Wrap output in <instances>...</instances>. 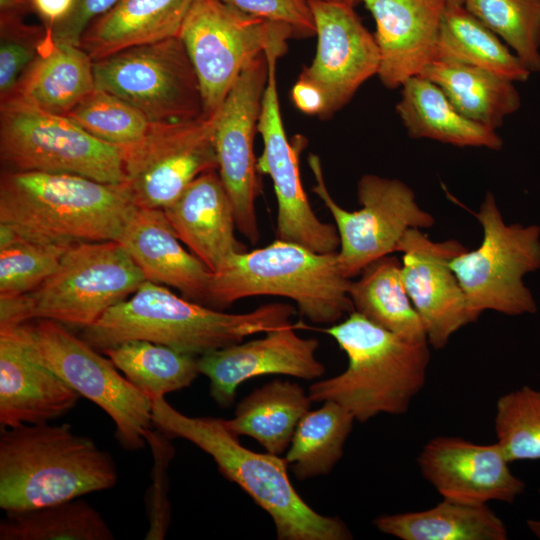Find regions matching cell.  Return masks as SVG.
I'll return each instance as SVG.
<instances>
[{
  "instance_id": "obj_27",
  "label": "cell",
  "mask_w": 540,
  "mask_h": 540,
  "mask_svg": "<svg viewBox=\"0 0 540 540\" xmlns=\"http://www.w3.org/2000/svg\"><path fill=\"white\" fill-rule=\"evenodd\" d=\"M93 64L79 45L55 43L46 30L38 57L11 95L43 111L67 116L94 90Z\"/></svg>"
},
{
  "instance_id": "obj_15",
  "label": "cell",
  "mask_w": 540,
  "mask_h": 540,
  "mask_svg": "<svg viewBox=\"0 0 540 540\" xmlns=\"http://www.w3.org/2000/svg\"><path fill=\"white\" fill-rule=\"evenodd\" d=\"M286 49L272 47L265 52L268 81L258 120L263 152L257 170L269 175L277 199L276 237L295 242L318 253L337 252L340 239L336 226L322 222L314 213L304 191L299 156L306 145L303 136L287 138L278 96L277 62Z\"/></svg>"
},
{
  "instance_id": "obj_32",
  "label": "cell",
  "mask_w": 540,
  "mask_h": 540,
  "mask_svg": "<svg viewBox=\"0 0 540 540\" xmlns=\"http://www.w3.org/2000/svg\"><path fill=\"white\" fill-rule=\"evenodd\" d=\"M437 58L476 66L514 83L525 82L531 75L513 51L464 5L447 4Z\"/></svg>"
},
{
  "instance_id": "obj_14",
  "label": "cell",
  "mask_w": 540,
  "mask_h": 540,
  "mask_svg": "<svg viewBox=\"0 0 540 540\" xmlns=\"http://www.w3.org/2000/svg\"><path fill=\"white\" fill-rule=\"evenodd\" d=\"M215 119L151 123L144 137L120 147L124 184L138 207L163 210L199 175L218 170Z\"/></svg>"
},
{
  "instance_id": "obj_44",
  "label": "cell",
  "mask_w": 540,
  "mask_h": 540,
  "mask_svg": "<svg viewBox=\"0 0 540 540\" xmlns=\"http://www.w3.org/2000/svg\"><path fill=\"white\" fill-rule=\"evenodd\" d=\"M291 98L296 108L301 112L325 118L327 109L325 95L317 85L308 79L299 75L292 87Z\"/></svg>"
},
{
  "instance_id": "obj_28",
  "label": "cell",
  "mask_w": 540,
  "mask_h": 540,
  "mask_svg": "<svg viewBox=\"0 0 540 540\" xmlns=\"http://www.w3.org/2000/svg\"><path fill=\"white\" fill-rule=\"evenodd\" d=\"M468 119L496 130L521 106L514 82L482 68L437 58L421 72Z\"/></svg>"
},
{
  "instance_id": "obj_6",
  "label": "cell",
  "mask_w": 540,
  "mask_h": 540,
  "mask_svg": "<svg viewBox=\"0 0 540 540\" xmlns=\"http://www.w3.org/2000/svg\"><path fill=\"white\" fill-rule=\"evenodd\" d=\"M350 282L340 271L337 252L318 253L276 239L234 255L212 272L206 306L221 310L247 297L282 296L296 302L311 322L332 324L354 310Z\"/></svg>"
},
{
  "instance_id": "obj_12",
  "label": "cell",
  "mask_w": 540,
  "mask_h": 540,
  "mask_svg": "<svg viewBox=\"0 0 540 540\" xmlns=\"http://www.w3.org/2000/svg\"><path fill=\"white\" fill-rule=\"evenodd\" d=\"M308 164L315 178L312 191L335 221L340 239L338 265L348 279L359 276L371 262L398 252L399 243L410 228L426 229L435 223L432 214L419 206L407 184L374 174L363 175L357 183L361 208L347 211L329 193L320 158L310 154Z\"/></svg>"
},
{
  "instance_id": "obj_19",
  "label": "cell",
  "mask_w": 540,
  "mask_h": 540,
  "mask_svg": "<svg viewBox=\"0 0 540 540\" xmlns=\"http://www.w3.org/2000/svg\"><path fill=\"white\" fill-rule=\"evenodd\" d=\"M417 463L422 476L445 499L472 505L490 501L512 504L525 490L497 443L476 444L440 436L422 448Z\"/></svg>"
},
{
  "instance_id": "obj_26",
  "label": "cell",
  "mask_w": 540,
  "mask_h": 540,
  "mask_svg": "<svg viewBox=\"0 0 540 540\" xmlns=\"http://www.w3.org/2000/svg\"><path fill=\"white\" fill-rule=\"evenodd\" d=\"M396 111L413 139L491 150H500L503 146V139L496 130L462 115L435 83L421 75L403 83Z\"/></svg>"
},
{
  "instance_id": "obj_48",
  "label": "cell",
  "mask_w": 540,
  "mask_h": 540,
  "mask_svg": "<svg viewBox=\"0 0 540 540\" xmlns=\"http://www.w3.org/2000/svg\"><path fill=\"white\" fill-rule=\"evenodd\" d=\"M322 1L343 3V4H347V5H351V6H355V4L357 2H359V0H322Z\"/></svg>"
},
{
  "instance_id": "obj_18",
  "label": "cell",
  "mask_w": 540,
  "mask_h": 540,
  "mask_svg": "<svg viewBox=\"0 0 540 540\" xmlns=\"http://www.w3.org/2000/svg\"><path fill=\"white\" fill-rule=\"evenodd\" d=\"M419 228L401 239V278L424 325L430 346L441 349L460 328L475 320L450 260L466 248L454 239L435 242Z\"/></svg>"
},
{
  "instance_id": "obj_33",
  "label": "cell",
  "mask_w": 540,
  "mask_h": 540,
  "mask_svg": "<svg viewBox=\"0 0 540 540\" xmlns=\"http://www.w3.org/2000/svg\"><path fill=\"white\" fill-rule=\"evenodd\" d=\"M151 401L186 388L200 374L198 357L145 340H129L102 351Z\"/></svg>"
},
{
  "instance_id": "obj_49",
  "label": "cell",
  "mask_w": 540,
  "mask_h": 540,
  "mask_svg": "<svg viewBox=\"0 0 540 540\" xmlns=\"http://www.w3.org/2000/svg\"><path fill=\"white\" fill-rule=\"evenodd\" d=\"M450 5H463L465 0H445Z\"/></svg>"
},
{
  "instance_id": "obj_29",
  "label": "cell",
  "mask_w": 540,
  "mask_h": 540,
  "mask_svg": "<svg viewBox=\"0 0 540 540\" xmlns=\"http://www.w3.org/2000/svg\"><path fill=\"white\" fill-rule=\"evenodd\" d=\"M312 402L298 383L275 379L245 396L224 423L237 436H249L268 453L281 455Z\"/></svg>"
},
{
  "instance_id": "obj_7",
  "label": "cell",
  "mask_w": 540,
  "mask_h": 540,
  "mask_svg": "<svg viewBox=\"0 0 540 540\" xmlns=\"http://www.w3.org/2000/svg\"><path fill=\"white\" fill-rule=\"evenodd\" d=\"M145 280L117 241L75 243L35 290L0 298V326L49 319L85 328L133 294Z\"/></svg>"
},
{
  "instance_id": "obj_38",
  "label": "cell",
  "mask_w": 540,
  "mask_h": 540,
  "mask_svg": "<svg viewBox=\"0 0 540 540\" xmlns=\"http://www.w3.org/2000/svg\"><path fill=\"white\" fill-rule=\"evenodd\" d=\"M494 429L509 462L540 460V390L525 385L502 395Z\"/></svg>"
},
{
  "instance_id": "obj_21",
  "label": "cell",
  "mask_w": 540,
  "mask_h": 540,
  "mask_svg": "<svg viewBox=\"0 0 540 540\" xmlns=\"http://www.w3.org/2000/svg\"><path fill=\"white\" fill-rule=\"evenodd\" d=\"M376 24L377 76L390 89L401 87L437 57L445 0H359Z\"/></svg>"
},
{
  "instance_id": "obj_36",
  "label": "cell",
  "mask_w": 540,
  "mask_h": 540,
  "mask_svg": "<svg viewBox=\"0 0 540 540\" xmlns=\"http://www.w3.org/2000/svg\"><path fill=\"white\" fill-rule=\"evenodd\" d=\"M71 245L24 235L0 224V298L35 290L57 269Z\"/></svg>"
},
{
  "instance_id": "obj_34",
  "label": "cell",
  "mask_w": 540,
  "mask_h": 540,
  "mask_svg": "<svg viewBox=\"0 0 540 540\" xmlns=\"http://www.w3.org/2000/svg\"><path fill=\"white\" fill-rule=\"evenodd\" d=\"M354 416L334 401H324L299 421L285 460L294 476L306 480L328 474L343 456Z\"/></svg>"
},
{
  "instance_id": "obj_37",
  "label": "cell",
  "mask_w": 540,
  "mask_h": 540,
  "mask_svg": "<svg viewBox=\"0 0 540 540\" xmlns=\"http://www.w3.org/2000/svg\"><path fill=\"white\" fill-rule=\"evenodd\" d=\"M463 5L530 73L540 72V0H465Z\"/></svg>"
},
{
  "instance_id": "obj_22",
  "label": "cell",
  "mask_w": 540,
  "mask_h": 540,
  "mask_svg": "<svg viewBox=\"0 0 540 540\" xmlns=\"http://www.w3.org/2000/svg\"><path fill=\"white\" fill-rule=\"evenodd\" d=\"M81 395L29 353L21 325L0 326V425L48 423Z\"/></svg>"
},
{
  "instance_id": "obj_45",
  "label": "cell",
  "mask_w": 540,
  "mask_h": 540,
  "mask_svg": "<svg viewBox=\"0 0 540 540\" xmlns=\"http://www.w3.org/2000/svg\"><path fill=\"white\" fill-rule=\"evenodd\" d=\"M32 3L33 13L46 29H51L70 13L74 0H32Z\"/></svg>"
},
{
  "instance_id": "obj_40",
  "label": "cell",
  "mask_w": 540,
  "mask_h": 540,
  "mask_svg": "<svg viewBox=\"0 0 540 540\" xmlns=\"http://www.w3.org/2000/svg\"><path fill=\"white\" fill-rule=\"evenodd\" d=\"M45 35L43 25L24 22L0 26V100L14 93L38 57Z\"/></svg>"
},
{
  "instance_id": "obj_35",
  "label": "cell",
  "mask_w": 540,
  "mask_h": 540,
  "mask_svg": "<svg viewBox=\"0 0 540 540\" xmlns=\"http://www.w3.org/2000/svg\"><path fill=\"white\" fill-rule=\"evenodd\" d=\"M112 539L114 534L101 513L79 498L8 512L0 522V540Z\"/></svg>"
},
{
  "instance_id": "obj_42",
  "label": "cell",
  "mask_w": 540,
  "mask_h": 540,
  "mask_svg": "<svg viewBox=\"0 0 540 540\" xmlns=\"http://www.w3.org/2000/svg\"><path fill=\"white\" fill-rule=\"evenodd\" d=\"M162 436V433L156 435L152 431L147 435V441L155 454L156 465L152 492L149 493L151 499L146 502L150 519L146 539H163L170 523V504L166 496V467L173 457V447Z\"/></svg>"
},
{
  "instance_id": "obj_17",
  "label": "cell",
  "mask_w": 540,
  "mask_h": 540,
  "mask_svg": "<svg viewBox=\"0 0 540 540\" xmlns=\"http://www.w3.org/2000/svg\"><path fill=\"white\" fill-rule=\"evenodd\" d=\"M317 36L311 64L300 76L325 95V118L344 107L360 86L378 74L380 54L374 35L363 25L354 6L308 0Z\"/></svg>"
},
{
  "instance_id": "obj_8",
  "label": "cell",
  "mask_w": 540,
  "mask_h": 540,
  "mask_svg": "<svg viewBox=\"0 0 540 540\" xmlns=\"http://www.w3.org/2000/svg\"><path fill=\"white\" fill-rule=\"evenodd\" d=\"M0 158L5 171L63 173L124 183L121 148L97 139L68 116L17 95L0 100Z\"/></svg>"
},
{
  "instance_id": "obj_31",
  "label": "cell",
  "mask_w": 540,
  "mask_h": 540,
  "mask_svg": "<svg viewBox=\"0 0 540 540\" xmlns=\"http://www.w3.org/2000/svg\"><path fill=\"white\" fill-rule=\"evenodd\" d=\"M402 261L393 254L368 264L359 279L350 282L354 311L401 337L428 341L422 320L401 278Z\"/></svg>"
},
{
  "instance_id": "obj_46",
  "label": "cell",
  "mask_w": 540,
  "mask_h": 540,
  "mask_svg": "<svg viewBox=\"0 0 540 540\" xmlns=\"http://www.w3.org/2000/svg\"><path fill=\"white\" fill-rule=\"evenodd\" d=\"M30 13H33L32 0H0V26L24 23Z\"/></svg>"
},
{
  "instance_id": "obj_9",
  "label": "cell",
  "mask_w": 540,
  "mask_h": 540,
  "mask_svg": "<svg viewBox=\"0 0 540 540\" xmlns=\"http://www.w3.org/2000/svg\"><path fill=\"white\" fill-rule=\"evenodd\" d=\"M20 325L31 356L102 408L113 420L116 438L124 449L145 446L153 425L152 401L108 357L62 323L35 319Z\"/></svg>"
},
{
  "instance_id": "obj_47",
  "label": "cell",
  "mask_w": 540,
  "mask_h": 540,
  "mask_svg": "<svg viewBox=\"0 0 540 540\" xmlns=\"http://www.w3.org/2000/svg\"><path fill=\"white\" fill-rule=\"evenodd\" d=\"M540 493V490H539ZM527 525L532 533L540 539V521L539 520H528Z\"/></svg>"
},
{
  "instance_id": "obj_23",
  "label": "cell",
  "mask_w": 540,
  "mask_h": 540,
  "mask_svg": "<svg viewBox=\"0 0 540 540\" xmlns=\"http://www.w3.org/2000/svg\"><path fill=\"white\" fill-rule=\"evenodd\" d=\"M163 211L179 240L212 272L247 251L235 237L233 203L218 170L199 175Z\"/></svg>"
},
{
  "instance_id": "obj_16",
  "label": "cell",
  "mask_w": 540,
  "mask_h": 540,
  "mask_svg": "<svg viewBox=\"0 0 540 540\" xmlns=\"http://www.w3.org/2000/svg\"><path fill=\"white\" fill-rule=\"evenodd\" d=\"M268 71L265 53L252 59L215 113L218 172L233 203L236 228L251 244L260 238L255 202L261 185L254 138Z\"/></svg>"
},
{
  "instance_id": "obj_3",
  "label": "cell",
  "mask_w": 540,
  "mask_h": 540,
  "mask_svg": "<svg viewBox=\"0 0 540 540\" xmlns=\"http://www.w3.org/2000/svg\"><path fill=\"white\" fill-rule=\"evenodd\" d=\"M110 453L62 425L23 424L0 435V507L6 513L36 509L113 488Z\"/></svg>"
},
{
  "instance_id": "obj_1",
  "label": "cell",
  "mask_w": 540,
  "mask_h": 540,
  "mask_svg": "<svg viewBox=\"0 0 540 540\" xmlns=\"http://www.w3.org/2000/svg\"><path fill=\"white\" fill-rule=\"evenodd\" d=\"M294 314L292 305L277 302L245 313H227L145 280L131 298L82 328L81 338L101 352L125 341L145 340L201 356L288 325Z\"/></svg>"
},
{
  "instance_id": "obj_30",
  "label": "cell",
  "mask_w": 540,
  "mask_h": 540,
  "mask_svg": "<svg viewBox=\"0 0 540 540\" xmlns=\"http://www.w3.org/2000/svg\"><path fill=\"white\" fill-rule=\"evenodd\" d=\"M382 533L402 540H506V525L487 504L472 505L443 498L434 507L373 520Z\"/></svg>"
},
{
  "instance_id": "obj_11",
  "label": "cell",
  "mask_w": 540,
  "mask_h": 540,
  "mask_svg": "<svg viewBox=\"0 0 540 540\" xmlns=\"http://www.w3.org/2000/svg\"><path fill=\"white\" fill-rule=\"evenodd\" d=\"M197 75L203 111L215 114L245 66L272 47L287 48L292 29L222 0H193L179 32Z\"/></svg>"
},
{
  "instance_id": "obj_13",
  "label": "cell",
  "mask_w": 540,
  "mask_h": 540,
  "mask_svg": "<svg viewBox=\"0 0 540 540\" xmlns=\"http://www.w3.org/2000/svg\"><path fill=\"white\" fill-rule=\"evenodd\" d=\"M95 88L138 109L152 124L204 115L199 81L179 36L94 61Z\"/></svg>"
},
{
  "instance_id": "obj_2",
  "label": "cell",
  "mask_w": 540,
  "mask_h": 540,
  "mask_svg": "<svg viewBox=\"0 0 540 540\" xmlns=\"http://www.w3.org/2000/svg\"><path fill=\"white\" fill-rule=\"evenodd\" d=\"M152 421L165 437L183 438L209 454L219 471L270 515L278 540L352 539L343 520L320 514L297 493L285 458L246 448L224 419L188 416L158 397L152 401Z\"/></svg>"
},
{
  "instance_id": "obj_41",
  "label": "cell",
  "mask_w": 540,
  "mask_h": 540,
  "mask_svg": "<svg viewBox=\"0 0 540 540\" xmlns=\"http://www.w3.org/2000/svg\"><path fill=\"white\" fill-rule=\"evenodd\" d=\"M240 11L288 25L294 37H312L315 23L308 0H222Z\"/></svg>"
},
{
  "instance_id": "obj_20",
  "label": "cell",
  "mask_w": 540,
  "mask_h": 540,
  "mask_svg": "<svg viewBox=\"0 0 540 540\" xmlns=\"http://www.w3.org/2000/svg\"><path fill=\"white\" fill-rule=\"evenodd\" d=\"M291 323L265 332L262 338L239 342L198 357L200 374L210 381V395L221 407L230 406L238 387L262 375L280 374L313 380L325 373L317 359L319 341L303 338Z\"/></svg>"
},
{
  "instance_id": "obj_4",
  "label": "cell",
  "mask_w": 540,
  "mask_h": 540,
  "mask_svg": "<svg viewBox=\"0 0 540 540\" xmlns=\"http://www.w3.org/2000/svg\"><path fill=\"white\" fill-rule=\"evenodd\" d=\"M137 207L124 183L63 173L1 174L0 224L44 240L117 241Z\"/></svg>"
},
{
  "instance_id": "obj_10",
  "label": "cell",
  "mask_w": 540,
  "mask_h": 540,
  "mask_svg": "<svg viewBox=\"0 0 540 540\" xmlns=\"http://www.w3.org/2000/svg\"><path fill=\"white\" fill-rule=\"evenodd\" d=\"M473 214L483 229L482 242L450 260L471 314L477 320L486 310L509 316L536 313L523 277L540 269L539 226L506 224L490 191Z\"/></svg>"
},
{
  "instance_id": "obj_5",
  "label": "cell",
  "mask_w": 540,
  "mask_h": 540,
  "mask_svg": "<svg viewBox=\"0 0 540 540\" xmlns=\"http://www.w3.org/2000/svg\"><path fill=\"white\" fill-rule=\"evenodd\" d=\"M348 358L340 374L309 387L313 402L334 401L359 422L379 414L402 415L426 382L428 341H414L390 332L356 311L323 329Z\"/></svg>"
},
{
  "instance_id": "obj_25",
  "label": "cell",
  "mask_w": 540,
  "mask_h": 540,
  "mask_svg": "<svg viewBox=\"0 0 540 540\" xmlns=\"http://www.w3.org/2000/svg\"><path fill=\"white\" fill-rule=\"evenodd\" d=\"M193 0H119L92 21L79 46L93 61L179 35Z\"/></svg>"
},
{
  "instance_id": "obj_39",
  "label": "cell",
  "mask_w": 540,
  "mask_h": 540,
  "mask_svg": "<svg viewBox=\"0 0 540 540\" xmlns=\"http://www.w3.org/2000/svg\"><path fill=\"white\" fill-rule=\"evenodd\" d=\"M67 116L97 139L119 147L137 142L151 126L138 109L98 88H94Z\"/></svg>"
},
{
  "instance_id": "obj_43",
  "label": "cell",
  "mask_w": 540,
  "mask_h": 540,
  "mask_svg": "<svg viewBox=\"0 0 540 540\" xmlns=\"http://www.w3.org/2000/svg\"><path fill=\"white\" fill-rule=\"evenodd\" d=\"M119 0H74L70 13L53 28L47 29L58 44L79 45L89 24L110 10Z\"/></svg>"
},
{
  "instance_id": "obj_24",
  "label": "cell",
  "mask_w": 540,
  "mask_h": 540,
  "mask_svg": "<svg viewBox=\"0 0 540 540\" xmlns=\"http://www.w3.org/2000/svg\"><path fill=\"white\" fill-rule=\"evenodd\" d=\"M117 242L146 280L173 287L206 306L212 271L183 248L162 209L137 207Z\"/></svg>"
}]
</instances>
